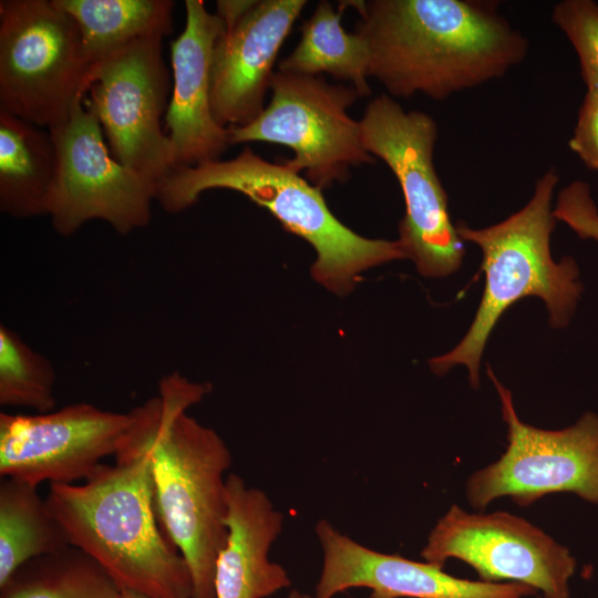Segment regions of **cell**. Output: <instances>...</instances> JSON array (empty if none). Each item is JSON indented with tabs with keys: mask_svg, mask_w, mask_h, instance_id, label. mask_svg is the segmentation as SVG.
I'll return each instance as SVG.
<instances>
[{
	"mask_svg": "<svg viewBox=\"0 0 598 598\" xmlns=\"http://www.w3.org/2000/svg\"><path fill=\"white\" fill-rule=\"evenodd\" d=\"M360 13L355 32L370 49L369 78L386 94L421 93L442 101L502 78L519 64L528 39L481 0L348 1Z\"/></svg>",
	"mask_w": 598,
	"mask_h": 598,
	"instance_id": "1",
	"label": "cell"
},
{
	"mask_svg": "<svg viewBox=\"0 0 598 598\" xmlns=\"http://www.w3.org/2000/svg\"><path fill=\"white\" fill-rule=\"evenodd\" d=\"M210 390L177 371L165 375L158 393L130 411L123 444L151 455L155 511L187 563L193 598H215V565L228 536L230 451L216 431L187 414Z\"/></svg>",
	"mask_w": 598,
	"mask_h": 598,
	"instance_id": "2",
	"label": "cell"
},
{
	"mask_svg": "<svg viewBox=\"0 0 598 598\" xmlns=\"http://www.w3.org/2000/svg\"><path fill=\"white\" fill-rule=\"evenodd\" d=\"M81 485L50 484L47 506L70 546L93 559L120 590L150 598H193L186 560L156 522L152 458L123 446Z\"/></svg>",
	"mask_w": 598,
	"mask_h": 598,
	"instance_id": "3",
	"label": "cell"
},
{
	"mask_svg": "<svg viewBox=\"0 0 598 598\" xmlns=\"http://www.w3.org/2000/svg\"><path fill=\"white\" fill-rule=\"evenodd\" d=\"M226 188L266 208L282 227L316 250L313 278L338 293L350 292L358 276L374 266L408 258L398 240L363 237L330 212L321 189L283 163H271L249 147L229 161L181 166L158 185L156 200L168 213L194 205L209 189Z\"/></svg>",
	"mask_w": 598,
	"mask_h": 598,
	"instance_id": "4",
	"label": "cell"
},
{
	"mask_svg": "<svg viewBox=\"0 0 598 598\" xmlns=\"http://www.w3.org/2000/svg\"><path fill=\"white\" fill-rule=\"evenodd\" d=\"M555 169L536 182L529 202L503 221L473 229L458 221L462 240L477 245L483 252L484 292L475 318L460 343L450 352L430 360L431 370L445 374L456 364L468 370L470 384L480 385V362L488 337L502 315L516 301L535 296L544 300L553 328L566 327L582 291L576 261L551 258L550 235L556 218L551 202L558 183Z\"/></svg>",
	"mask_w": 598,
	"mask_h": 598,
	"instance_id": "5",
	"label": "cell"
},
{
	"mask_svg": "<svg viewBox=\"0 0 598 598\" xmlns=\"http://www.w3.org/2000/svg\"><path fill=\"white\" fill-rule=\"evenodd\" d=\"M359 122L365 151L383 161L400 184L405 214L399 241L408 258L423 276L456 271L465 248L434 165L436 122L424 112L405 111L386 93L368 103Z\"/></svg>",
	"mask_w": 598,
	"mask_h": 598,
	"instance_id": "6",
	"label": "cell"
},
{
	"mask_svg": "<svg viewBox=\"0 0 598 598\" xmlns=\"http://www.w3.org/2000/svg\"><path fill=\"white\" fill-rule=\"evenodd\" d=\"M90 63L56 0L0 1V110L48 130L86 96Z\"/></svg>",
	"mask_w": 598,
	"mask_h": 598,
	"instance_id": "7",
	"label": "cell"
},
{
	"mask_svg": "<svg viewBox=\"0 0 598 598\" xmlns=\"http://www.w3.org/2000/svg\"><path fill=\"white\" fill-rule=\"evenodd\" d=\"M270 90V102L257 118L228 127L231 145L266 142L291 148L293 157L283 164L321 190L344 182L351 167L375 163L362 144L360 122L347 112L360 97L353 86L278 70Z\"/></svg>",
	"mask_w": 598,
	"mask_h": 598,
	"instance_id": "8",
	"label": "cell"
},
{
	"mask_svg": "<svg viewBox=\"0 0 598 598\" xmlns=\"http://www.w3.org/2000/svg\"><path fill=\"white\" fill-rule=\"evenodd\" d=\"M507 425L502 456L467 478L468 504L483 511L493 501L509 497L522 507L544 496L568 492L598 504V415L587 412L561 430H543L519 420L511 391L487 369Z\"/></svg>",
	"mask_w": 598,
	"mask_h": 598,
	"instance_id": "9",
	"label": "cell"
},
{
	"mask_svg": "<svg viewBox=\"0 0 598 598\" xmlns=\"http://www.w3.org/2000/svg\"><path fill=\"white\" fill-rule=\"evenodd\" d=\"M162 37L136 40L92 64L84 103L121 164L158 185L175 169L161 120L171 90Z\"/></svg>",
	"mask_w": 598,
	"mask_h": 598,
	"instance_id": "10",
	"label": "cell"
},
{
	"mask_svg": "<svg viewBox=\"0 0 598 598\" xmlns=\"http://www.w3.org/2000/svg\"><path fill=\"white\" fill-rule=\"evenodd\" d=\"M84 99L74 103L65 122L49 130L58 154L49 216L62 236L94 219L126 235L148 225L157 185L113 157Z\"/></svg>",
	"mask_w": 598,
	"mask_h": 598,
	"instance_id": "11",
	"label": "cell"
},
{
	"mask_svg": "<svg viewBox=\"0 0 598 598\" xmlns=\"http://www.w3.org/2000/svg\"><path fill=\"white\" fill-rule=\"evenodd\" d=\"M421 557L442 568L458 559L481 580L524 584L544 598H571L576 559L569 549L508 512L471 513L453 504L433 526Z\"/></svg>",
	"mask_w": 598,
	"mask_h": 598,
	"instance_id": "12",
	"label": "cell"
},
{
	"mask_svg": "<svg viewBox=\"0 0 598 598\" xmlns=\"http://www.w3.org/2000/svg\"><path fill=\"white\" fill-rule=\"evenodd\" d=\"M131 414L81 402L31 415L0 413V475L34 486L86 478L109 455H116Z\"/></svg>",
	"mask_w": 598,
	"mask_h": 598,
	"instance_id": "13",
	"label": "cell"
},
{
	"mask_svg": "<svg viewBox=\"0 0 598 598\" xmlns=\"http://www.w3.org/2000/svg\"><path fill=\"white\" fill-rule=\"evenodd\" d=\"M315 532L322 554L315 598H334L352 588H368L370 598H527L537 591L519 582L470 580L425 560L373 550L327 519Z\"/></svg>",
	"mask_w": 598,
	"mask_h": 598,
	"instance_id": "14",
	"label": "cell"
},
{
	"mask_svg": "<svg viewBox=\"0 0 598 598\" xmlns=\"http://www.w3.org/2000/svg\"><path fill=\"white\" fill-rule=\"evenodd\" d=\"M306 0H259L217 41L210 106L224 127L249 124L264 111L274 64Z\"/></svg>",
	"mask_w": 598,
	"mask_h": 598,
	"instance_id": "15",
	"label": "cell"
},
{
	"mask_svg": "<svg viewBox=\"0 0 598 598\" xmlns=\"http://www.w3.org/2000/svg\"><path fill=\"white\" fill-rule=\"evenodd\" d=\"M185 9V29L171 43L173 93L165 114L176 167L219 161L231 146L229 128L216 122L210 106L213 54L225 23L203 0H186Z\"/></svg>",
	"mask_w": 598,
	"mask_h": 598,
	"instance_id": "16",
	"label": "cell"
},
{
	"mask_svg": "<svg viewBox=\"0 0 598 598\" xmlns=\"http://www.w3.org/2000/svg\"><path fill=\"white\" fill-rule=\"evenodd\" d=\"M226 501L228 536L215 565V598H267L289 588L286 569L269 559L283 514L262 489L234 473L226 478Z\"/></svg>",
	"mask_w": 598,
	"mask_h": 598,
	"instance_id": "17",
	"label": "cell"
},
{
	"mask_svg": "<svg viewBox=\"0 0 598 598\" xmlns=\"http://www.w3.org/2000/svg\"><path fill=\"white\" fill-rule=\"evenodd\" d=\"M0 110V210L13 218L49 215L58 177L53 138Z\"/></svg>",
	"mask_w": 598,
	"mask_h": 598,
	"instance_id": "18",
	"label": "cell"
},
{
	"mask_svg": "<svg viewBox=\"0 0 598 598\" xmlns=\"http://www.w3.org/2000/svg\"><path fill=\"white\" fill-rule=\"evenodd\" d=\"M76 22L91 64L144 38L173 31L172 0H56Z\"/></svg>",
	"mask_w": 598,
	"mask_h": 598,
	"instance_id": "19",
	"label": "cell"
},
{
	"mask_svg": "<svg viewBox=\"0 0 598 598\" xmlns=\"http://www.w3.org/2000/svg\"><path fill=\"white\" fill-rule=\"evenodd\" d=\"M341 16V8L336 12L329 1H320L302 23L301 39L279 63V71L306 75L327 73L351 82L359 96H368L371 94L370 49L360 33L343 29Z\"/></svg>",
	"mask_w": 598,
	"mask_h": 598,
	"instance_id": "20",
	"label": "cell"
},
{
	"mask_svg": "<svg viewBox=\"0 0 598 598\" xmlns=\"http://www.w3.org/2000/svg\"><path fill=\"white\" fill-rule=\"evenodd\" d=\"M38 486L1 477L0 588L28 561L70 547Z\"/></svg>",
	"mask_w": 598,
	"mask_h": 598,
	"instance_id": "21",
	"label": "cell"
},
{
	"mask_svg": "<svg viewBox=\"0 0 598 598\" xmlns=\"http://www.w3.org/2000/svg\"><path fill=\"white\" fill-rule=\"evenodd\" d=\"M33 560L34 573L11 578L2 588L4 598H118L120 589L106 573L72 546Z\"/></svg>",
	"mask_w": 598,
	"mask_h": 598,
	"instance_id": "22",
	"label": "cell"
},
{
	"mask_svg": "<svg viewBox=\"0 0 598 598\" xmlns=\"http://www.w3.org/2000/svg\"><path fill=\"white\" fill-rule=\"evenodd\" d=\"M55 374L48 359L32 350L14 331L0 326V404L37 413L55 404Z\"/></svg>",
	"mask_w": 598,
	"mask_h": 598,
	"instance_id": "23",
	"label": "cell"
},
{
	"mask_svg": "<svg viewBox=\"0 0 598 598\" xmlns=\"http://www.w3.org/2000/svg\"><path fill=\"white\" fill-rule=\"evenodd\" d=\"M551 19L574 47L587 89L598 87V3L564 0L554 6Z\"/></svg>",
	"mask_w": 598,
	"mask_h": 598,
	"instance_id": "24",
	"label": "cell"
},
{
	"mask_svg": "<svg viewBox=\"0 0 598 598\" xmlns=\"http://www.w3.org/2000/svg\"><path fill=\"white\" fill-rule=\"evenodd\" d=\"M553 214L556 220L566 223L580 238L598 241V208L587 183L575 181L564 187Z\"/></svg>",
	"mask_w": 598,
	"mask_h": 598,
	"instance_id": "25",
	"label": "cell"
},
{
	"mask_svg": "<svg viewBox=\"0 0 598 598\" xmlns=\"http://www.w3.org/2000/svg\"><path fill=\"white\" fill-rule=\"evenodd\" d=\"M569 147L588 168L598 172V87L587 89Z\"/></svg>",
	"mask_w": 598,
	"mask_h": 598,
	"instance_id": "26",
	"label": "cell"
},
{
	"mask_svg": "<svg viewBox=\"0 0 598 598\" xmlns=\"http://www.w3.org/2000/svg\"><path fill=\"white\" fill-rule=\"evenodd\" d=\"M255 2L256 0H219L216 13L221 18L225 29H227L237 23Z\"/></svg>",
	"mask_w": 598,
	"mask_h": 598,
	"instance_id": "27",
	"label": "cell"
},
{
	"mask_svg": "<svg viewBox=\"0 0 598 598\" xmlns=\"http://www.w3.org/2000/svg\"><path fill=\"white\" fill-rule=\"evenodd\" d=\"M118 598H150L143 594L133 591V590H120Z\"/></svg>",
	"mask_w": 598,
	"mask_h": 598,
	"instance_id": "28",
	"label": "cell"
},
{
	"mask_svg": "<svg viewBox=\"0 0 598 598\" xmlns=\"http://www.w3.org/2000/svg\"><path fill=\"white\" fill-rule=\"evenodd\" d=\"M287 598H315L309 594L301 592L299 590H291Z\"/></svg>",
	"mask_w": 598,
	"mask_h": 598,
	"instance_id": "29",
	"label": "cell"
},
{
	"mask_svg": "<svg viewBox=\"0 0 598 598\" xmlns=\"http://www.w3.org/2000/svg\"><path fill=\"white\" fill-rule=\"evenodd\" d=\"M536 598H544L542 595L537 594Z\"/></svg>",
	"mask_w": 598,
	"mask_h": 598,
	"instance_id": "30",
	"label": "cell"
}]
</instances>
